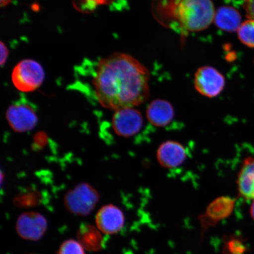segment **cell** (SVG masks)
<instances>
[{
  "label": "cell",
  "instance_id": "8fae6325",
  "mask_svg": "<svg viewBox=\"0 0 254 254\" xmlns=\"http://www.w3.org/2000/svg\"><path fill=\"white\" fill-rule=\"evenodd\" d=\"M157 159L160 166L166 168L179 167L185 161L187 151L180 142L167 141L162 143L157 151Z\"/></svg>",
  "mask_w": 254,
  "mask_h": 254
},
{
  "label": "cell",
  "instance_id": "d6986e66",
  "mask_svg": "<svg viewBox=\"0 0 254 254\" xmlns=\"http://www.w3.org/2000/svg\"><path fill=\"white\" fill-rule=\"evenodd\" d=\"M247 17L254 20V0H243Z\"/></svg>",
  "mask_w": 254,
  "mask_h": 254
},
{
  "label": "cell",
  "instance_id": "5b68a950",
  "mask_svg": "<svg viewBox=\"0 0 254 254\" xmlns=\"http://www.w3.org/2000/svg\"><path fill=\"white\" fill-rule=\"evenodd\" d=\"M236 199L228 196H221L213 200L206 207L204 213L198 218L201 227V238L206 231L230 217L234 211Z\"/></svg>",
  "mask_w": 254,
  "mask_h": 254
},
{
  "label": "cell",
  "instance_id": "277c9868",
  "mask_svg": "<svg viewBox=\"0 0 254 254\" xmlns=\"http://www.w3.org/2000/svg\"><path fill=\"white\" fill-rule=\"evenodd\" d=\"M98 199L99 195L93 187L87 184H81L66 193L64 202L69 212L82 217L93 211Z\"/></svg>",
  "mask_w": 254,
  "mask_h": 254
},
{
  "label": "cell",
  "instance_id": "ffe728a7",
  "mask_svg": "<svg viewBox=\"0 0 254 254\" xmlns=\"http://www.w3.org/2000/svg\"><path fill=\"white\" fill-rule=\"evenodd\" d=\"M0 64L1 66H3L5 64V63L7 62V60L9 56V50L5 44L1 41L0 43Z\"/></svg>",
  "mask_w": 254,
  "mask_h": 254
},
{
  "label": "cell",
  "instance_id": "5bb4252c",
  "mask_svg": "<svg viewBox=\"0 0 254 254\" xmlns=\"http://www.w3.org/2000/svg\"><path fill=\"white\" fill-rule=\"evenodd\" d=\"M214 22L218 28L229 33L237 31L242 24L240 12L230 6L218 8L215 11Z\"/></svg>",
  "mask_w": 254,
  "mask_h": 254
},
{
  "label": "cell",
  "instance_id": "3957f363",
  "mask_svg": "<svg viewBox=\"0 0 254 254\" xmlns=\"http://www.w3.org/2000/svg\"><path fill=\"white\" fill-rule=\"evenodd\" d=\"M45 78L42 65L34 60L25 59L19 62L12 70L11 79L16 88L28 93L36 90Z\"/></svg>",
  "mask_w": 254,
  "mask_h": 254
},
{
  "label": "cell",
  "instance_id": "2e32d148",
  "mask_svg": "<svg viewBox=\"0 0 254 254\" xmlns=\"http://www.w3.org/2000/svg\"><path fill=\"white\" fill-rule=\"evenodd\" d=\"M247 252L245 242L240 238L230 236L224 240L223 254H245Z\"/></svg>",
  "mask_w": 254,
  "mask_h": 254
},
{
  "label": "cell",
  "instance_id": "44dd1931",
  "mask_svg": "<svg viewBox=\"0 0 254 254\" xmlns=\"http://www.w3.org/2000/svg\"><path fill=\"white\" fill-rule=\"evenodd\" d=\"M250 213L251 217L252 218L253 221H254V199L250 206Z\"/></svg>",
  "mask_w": 254,
  "mask_h": 254
},
{
  "label": "cell",
  "instance_id": "8992f818",
  "mask_svg": "<svg viewBox=\"0 0 254 254\" xmlns=\"http://www.w3.org/2000/svg\"><path fill=\"white\" fill-rule=\"evenodd\" d=\"M6 118L16 132L29 131L36 126L38 117L33 105L25 100L16 101L9 107Z\"/></svg>",
  "mask_w": 254,
  "mask_h": 254
},
{
  "label": "cell",
  "instance_id": "7402d4cb",
  "mask_svg": "<svg viewBox=\"0 0 254 254\" xmlns=\"http://www.w3.org/2000/svg\"><path fill=\"white\" fill-rule=\"evenodd\" d=\"M11 1V0H0V4H1V7H6V6L8 5Z\"/></svg>",
  "mask_w": 254,
  "mask_h": 254
},
{
  "label": "cell",
  "instance_id": "ac0fdd59",
  "mask_svg": "<svg viewBox=\"0 0 254 254\" xmlns=\"http://www.w3.org/2000/svg\"><path fill=\"white\" fill-rule=\"evenodd\" d=\"M58 254H85V249L77 240H68L60 246Z\"/></svg>",
  "mask_w": 254,
  "mask_h": 254
},
{
  "label": "cell",
  "instance_id": "6da1fadb",
  "mask_svg": "<svg viewBox=\"0 0 254 254\" xmlns=\"http://www.w3.org/2000/svg\"><path fill=\"white\" fill-rule=\"evenodd\" d=\"M96 66L92 83L98 102L106 109L133 108L150 96V72L134 57L115 53Z\"/></svg>",
  "mask_w": 254,
  "mask_h": 254
},
{
  "label": "cell",
  "instance_id": "4fadbf2b",
  "mask_svg": "<svg viewBox=\"0 0 254 254\" xmlns=\"http://www.w3.org/2000/svg\"><path fill=\"white\" fill-rule=\"evenodd\" d=\"M239 195L246 199H254V157H248L241 165L238 174Z\"/></svg>",
  "mask_w": 254,
  "mask_h": 254
},
{
  "label": "cell",
  "instance_id": "9c48e42d",
  "mask_svg": "<svg viewBox=\"0 0 254 254\" xmlns=\"http://www.w3.org/2000/svg\"><path fill=\"white\" fill-rule=\"evenodd\" d=\"M144 120L141 114L134 108H125L116 111L113 127L117 134L125 137L134 135L142 128Z\"/></svg>",
  "mask_w": 254,
  "mask_h": 254
},
{
  "label": "cell",
  "instance_id": "7c38bea8",
  "mask_svg": "<svg viewBox=\"0 0 254 254\" xmlns=\"http://www.w3.org/2000/svg\"><path fill=\"white\" fill-rule=\"evenodd\" d=\"M148 122L157 127H164L172 122L174 117V108L170 102L157 99L149 104L146 111Z\"/></svg>",
  "mask_w": 254,
  "mask_h": 254
},
{
  "label": "cell",
  "instance_id": "9a60e30c",
  "mask_svg": "<svg viewBox=\"0 0 254 254\" xmlns=\"http://www.w3.org/2000/svg\"><path fill=\"white\" fill-rule=\"evenodd\" d=\"M102 233L93 225L84 224L79 227L77 241L85 250L98 252L102 249L104 240Z\"/></svg>",
  "mask_w": 254,
  "mask_h": 254
},
{
  "label": "cell",
  "instance_id": "ba28073f",
  "mask_svg": "<svg viewBox=\"0 0 254 254\" xmlns=\"http://www.w3.org/2000/svg\"><path fill=\"white\" fill-rule=\"evenodd\" d=\"M46 218L38 212H28L19 216L15 230L19 236L27 241L41 239L47 230Z\"/></svg>",
  "mask_w": 254,
  "mask_h": 254
},
{
  "label": "cell",
  "instance_id": "52a82bcc",
  "mask_svg": "<svg viewBox=\"0 0 254 254\" xmlns=\"http://www.w3.org/2000/svg\"><path fill=\"white\" fill-rule=\"evenodd\" d=\"M196 90L208 98L218 96L225 85L224 75L212 66H204L196 71L193 81Z\"/></svg>",
  "mask_w": 254,
  "mask_h": 254
},
{
  "label": "cell",
  "instance_id": "e0dca14e",
  "mask_svg": "<svg viewBox=\"0 0 254 254\" xmlns=\"http://www.w3.org/2000/svg\"><path fill=\"white\" fill-rule=\"evenodd\" d=\"M237 33L241 43L247 47L254 48V20L249 19L244 22Z\"/></svg>",
  "mask_w": 254,
  "mask_h": 254
},
{
  "label": "cell",
  "instance_id": "30bf717a",
  "mask_svg": "<svg viewBox=\"0 0 254 254\" xmlns=\"http://www.w3.org/2000/svg\"><path fill=\"white\" fill-rule=\"evenodd\" d=\"M125 216L122 209L113 204L103 206L95 217L98 229L106 235L119 233L125 226Z\"/></svg>",
  "mask_w": 254,
  "mask_h": 254
},
{
  "label": "cell",
  "instance_id": "7a4b0ae2",
  "mask_svg": "<svg viewBox=\"0 0 254 254\" xmlns=\"http://www.w3.org/2000/svg\"><path fill=\"white\" fill-rule=\"evenodd\" d=\"M215 11L211 0H179L175 16L183 29L196 32L204 30L214 21Z\"/></svg>",
  "mask_w": 254,
  "mask_h": 254
}]
</instances>
